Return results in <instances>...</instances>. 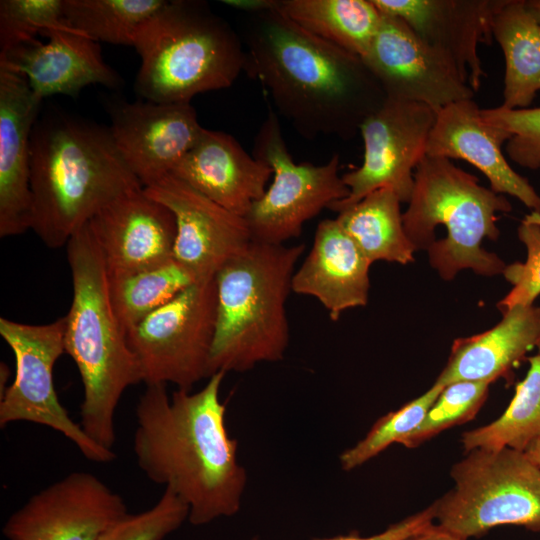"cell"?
I'll use <instances>...</instances> for the list:
<instances>
[{
  "label": "cell",
  "instance_id": "cell-4",
  "mask_svg": "<svg viewBox=\"0 0 540 540\" xmlns=\"http://www.w3.org/2000/svg\"><path fill=\"white\" fill-rule=\"evenodd\" d=\"M66 249L73 297L65 316L64 346L82 380L80 425L92 440L112 450L119 401L142 376L115 315L106 266L87 224Z\"/></svg>",
  "mask_w": 540,
  "mask_h": 540
},
{
  "label": "cell",
  "instance_id": "cell-24",
  "mask_svg": "<svg viewBox=\"0 0 540 540\" xmlns=\"http://www.w3.org/2000/svg\"><path fill=\"white\" fill-rule=\"evenodd\" d=\"M493 328L454 340L449 359L435 383L489 382L506 375L540 337V307L514 306L502 311Z\"/></svg>",
  "mask_w": 540,
  "mask_h": 540
},
{
  "label": "cell",
  "instance_id": "cell-17",
  "mask_svg": "<svg viewBox=\"0 0 540 540\" xmlns=\"http://www.w3.org/2000/svg\"><path fill=\"white\" fill-rule=\"evenodd\" d=\"M110 278L173 259L172 212L139 188L115 199L87 223Z\"/></svg>",
  "mask_w": 540,
  "mask_h": 540
},
{
  "label": "cell",
  "instance_id": "cell-13",
  "mask_svg": "<svg viewBox=\"0 0 540 540\" xmlns=\"http://www.w3.org/2000/svg\"><path fill=\"white\" fill-rule=\"evenodd\" d=\"M362 59L388 99L421 103L437 113L474 96L454 62L397 17L382 14L379 29Z\"/></svg>",
  "mask_w": 540,
  "mask_h": 540
},
{
  "label": "cell",
  "instance_id": "cell-14",
  "mask_svg": "<svg viewBox=\"0 0 540 540\" xmlns=\"http://www.w3.org/2000/svg\"><path fill=\"white\" fill-rule=\"evenodd\" d=\"M128 514L123 498L92 473L75 471L31 496L3 526L8 540H98Z\"/></svg>",
  "mask_w": 540,
  "mask_h": 540
},
{
  "label": "cell",
  "instance_id": "cell-35",
  "mask_svg": "<svg viewBox=\"0 0 540 540\" xmlns=\"http://www.w3.org/2000/svg\"><path fill=\"white\" fill-rule=\"evenodd\" d=\"M517 234L526 247L524 262L506 265L504 278L512 285L509 293L497 304L505 311L514 306H531L540 295V213L532 211L521 220Z\"/></svg>",
  "mask_w": 540,
  "mask_h": 540
},
{
  "label": "cell",
  "instance_id": "cell-42",
  "mask_svg": "<svg viewBox=\"0 0 540 540\" xmlns=\"http://www.w3.org/2000/svg\"><path fill=\"white\" fill-rule=\"evenodd\" d=\"M536 348L538 349V354L540 355V337H539L538 342L536 344Z\"/></svg>",
  "mask_w": 540,
  "mask_h": 540
},
{
  "label": "cell",
  "instance_id": "cell-26",
  "mask_svg": "<svg viewBox=\"0 0 540 540\" xmlns=\"http://www.w3.org/2000/svg\"><path fill=\"white\" fill-rule=\"evenodd\" d=\"M275 5L306 31L361 58L382 20L372 0H276Z\"/></svg>",
  "mask_w": 540,
  "mask_h": 540
},
{
  "label": "cell",
  "instance_id": "cell-27",
  "mask_svg": "<svg viewBox=\"0 0 540 540\" xmlns=\"http://www.w3.org/2000/svg\"><path fill=\"white\" fill-rule=\"evenodd\" d=\"M400 203L394 192L379 189L338 213L337 222L371 263L414 261L416 250L405 232Z\"/></svg>",
  "mask_w": 540,
  "mask_h": 540
},
{
  "label": "cell",
  "instance_id": "cell-10",
  "mask_svg": "<svg viewBox=\"0 0 540 540\" xmlns=\"http://www.w3.org/2000/svg\"><path fill=\"white\" fill-rule=\"evenodd\" d=\"M216 321L214 279L195 282L126 334L146 385L190 390L211 377Z\"/></svg>",
  "mask_w": 540,
  "mask_h": 540
},
{
  "label": "cell",
  "instance_id": "cell-40",
  "mask_svg": "<svg viewBox=\"0 0 540 540\" xmlns=\"http://www.w3.org/2000/svg\"><path fill=\"white\" fill-rule=\"evenodd\" d=\"M524 453L533 464L540 468V439L532 442Z\"/></svg>",
  "mask_w": 540,
  "mask_h": 540
},
{
  "label": "cell",
  "instance_id": "cell-38",
  "mask_svg": "<svg viewBox=\"0 0 540 540\" xmlns=\"http://www.w3.org/2000/svg\"><path fill=\"white\" fill-rule=\"evenodd\" d=\"M407 540H465V539L442 529L437 524H434L428 529L408 538Z\"/></svg>",
  "mask_w": 540,
  "mask_h": 540
},
{
  "label": "cell",
  "instance_id": "cell-18",
  "mask_svg": "<svg viewBox=\"0 0 540 540\" xmlns=\"http://www.w3.org/2000/svg\"><path fill=\"white\" fill-rule=\"evenodd\" d=\"M400 18L425 43L448 56L476 92L486 77L480 44L493 42L492 21L505 0H372Z\"/></svg>",
  "mask_w": 540,
  "mask_h": 540
},
{
  "label": "cell",
  "instance_id": "cell-9",
  "mask_svg": "<svg viewBox=\"0 0 540 540\" xmlns=\"http://www.w3.org/2000/svg\"><path fill=\"white\" fill-rule=\"evenodd\" d=\"M253 156L271 167L273 180L245 216L252 241L284 244L298 237L305 222L322 209L349 196L338 172L339 155L322 165L296 163L271 106L255 136Z\"/></svg>",
  "mask_w": 540,
  "mask_h": 540
},
{
  "label": "cell",
  "instance_id": "cell-16",
  "mask_svg": "<svg viewBox=\"0 0 540 540\" xmlns=\"http://www.w3.org/2000/svg\"><path fill=\"white\" fill-rule=\"evenodd\" d=\"M109 114L113 141L143 187L170 174L204 129L191 103L114 101Z\"/></svg>",
  "mask_w": 540,
  "mask_h": 540
},
{
  "label": "cell",
  "instance_id": "cell-23",
  "mask_svg": "<svg viewBox=\"0 0 540 540\" xmlns=\"http://www.w3.org/2000/svg\"><path fill=\"white\" fill-rule=\"evenodd\" d=\"M371 264L336 219L322 220L294 272L292 291L316 298L336 321L344 311L367 304Z\"/></svg>",
  "mask_w": 540,
  "mask_h": 540
},
{
  "label": "cell",
  "instance_id": "cell-30",
  "mask_svg": "<svg viewBox=\"0 0 540 540\" xmlns=\"http://www.w3.org/2000/svg\"><path fill=\"white\" fill-rule=\"evenodd\" d=\"M167 0H64L69 24L96 42L132 46L140 27Z\"/></svg>",
  "mask_w": 540,
  "mask_h": 540
},
{
  "label": "cell",
  "instance_id": "cell-19",
  "mask_svg": "<svg viewBox=\"0 0 540 540\" xmlns=\"http://www.w3.org/2000/svg\"><path fill=\"white\" fill-rule=\"evenodd\" d=\"M511 135L488 123L473 99L451 103L436 113L426 155L464 160L480 172L497 194L510 195L540 213V195L505 158L502 145Z\"/></svg>",
  "mask_w": 540,
  "mask_h": 540
},
{
  "label": "cell",
  "instance_id": "cell-11",
  "mask_svg": "<svg viewBox=\"0 0 540 540\" xmlns=\"http://www.w3.org/2000/svg\"><path fill=\"white\" fill-rule=\"evenodd\" d=\"M64 333L65 317L42 325L0 318V335L15 357V378L1 393L0 426L17 421L47 426L62 433L87 459L109 463L116 454L92 440L57 396L53 369L65 353Z\"/></svg>",
  "mask_w": 540,
  "mask_h": 540
},
{
  "label": "cell",
  "instance_id": "cell-22",
  "mask_svg": "<svg viewBox=\"0 0 540 540\" xmlns=\"http://www.w3.org/2000/svg\"><path fill=\"white\" fill-rule=\"evenodd\" d=\"M228 211L245 217L273 171L230 134L204 128L170 173Z\"/></svg>",
  "mask_w": 540,
  "mask_h": 540
},
{
  "label": "cell",
  "instance_id": "cell-41",
  "mask_svg": "<svg viewBox=\"0 0 540 540\" xmlns=\"http://www.w3.org/2000/svg\"><path fill=\"white\" fill-rule=\"evenodd\" d=\"M526 5L540 23V0H526Z\"/></svg>",
  "mask_w": 540,
  "mask_h": 540
},
{
  "label": "cell",
  "instance_id": "cell-21",
  "mask_svg": "<svg viewBox=\"0 0 540 540\" xmlns=\"http://www.w3.org/2000/svg\"><path fill=\"white\" fill-rule=\"evenodd\" d=\"M39 39L0 52V66L23 75L42 100L51 95L77 96L86 86L121 85L120 75L109 66L98 42L87 36L50 31Z\"/></svg>",
  "mask_w": 540,
  "mask_h": 540
},
{
  "label": "cell",
  "instance_id": "cell-2",
  "mask_svg": "<svg viewBox=\"0 0 540 540\" xmlns=\"http://www.w3.org/2000/svg\"><path fill=\"white\" fill-rule=\"evenodd\" d=\"M225 374H213L198 392L178 389L171 398L165 384L147 385L136 406L137 465L187 504L196 526L236 514L247 481L219 397Z\"/></svg>",
  "mask_w": 540,
  "mask_h": 540
},
{
  "label": "cell",
  "instance_id": "cell-33",
  "mask_svg": "<svg viewBox=\"0 0 540 540\" xmlns=\"http://www.w3.org/2000/svg\"><path fill=\"white\" fill-rule=\"evenodd\" d=\"M490 384L458 381L446 385L420 425L402 445L416 448L445 429L473 419L487 398Z\"/></svg>",
  "mask_w": 540,
  "mask_h": 540
},
{
  "label": "cell",
  "instance_id": "cell-6",
  "mask_svg": "<svg viewBox=\"0 0 540 540\" xmlns=\"http://www.w3.org/2000/svg\"><path fill=\"white\" fill-rule=\"evenodd\" d=\"M408 204L405 232L416 251H427L442 279L452 280L465 269L485 277L503 273L506 264L482 241L498 239L497 214L512 210L505 195L480 185L450 159L425 155L415 169Z\"/></svg>",
  "mask_w": 540,
  "mask_h": 540
},
{
  "label": "cell",
  "instance_id": "cell-20",
  "mask_svg": "<svg viewBox=\"0 0 540 540\" xmlns=\"http://www.w3.org/2000/svg\"><path fill=\"white\" fill-rule=\"evenodd\" d=\"M42 99L26 78L0 66V236L31 229V136Z\"/></svg>",
  "mask_w": 540,
  "mask_h": 540
},
{
  "label": "cell",
  "instance_id": "cell-8",
  "mask_svg": "<svg viewBox=\"0 0 540 540\" xmlns=\"http://www.w3.org/2000/svg\"><path fill=\"white\" fill-rule=\"evenodd\" d=\"M468 453L451 469L454 488L433 503L437 525L465 540L501 525L540 531V468L507 447Z\"/></svg>",
  "mask_w": 540,
  "mask_h": 540
},
{
  "label": "cell",
  "instance_id": "cell-34",
  "mask_svg": "<svg viewBox=\"0 0 540 540\" xmlns=\"http://www.w3.org/2000/svg\"><path fill=\"white\" fill-rule=\"evenodd\" d=\"M187 504L165 488L160 499L149 509L130 514L105 531L98 540H164L188 520Z\"/></svg>",
  "mask_w": 540,
  "mask_h": 540
},
{
  "label": "cell",
  "instance_id": "cell-1",
  "mask_svg": "<svg viewBox=\"0 0 540 540\" xmlns=\"http://www.w3.org/2000/svg\"><path fill=\"white\" fill-rule=\"evenodd\" d=\"M275 4L246 12L244 72L299 135L353 138L386 100L379 81L361 57L306 31Z\"/></svg>",
  "mask_w": 540,
  "mask_h": 540
},
{
  "label": "cell",
  "instance_id": "cell-3",
  "mask_svg": "<svg viewBox=\"0 0 540 540\" xmlns=\"http://www.w3.org/2000/svg\"><path fill=\"white\" fill-rule=\"evenodd\" d=\"M109 127L55 115L31 136V229L49 248L67 245L106 205L142 188Z\"/></svg>",
  "mask_w": 540,
  "mask_h": 540
},
{
  "label": "cell",
  "instance_id": "cell-32",
  "mask_svg": "<svg viewBox=\"0 0 540 540\" xmlns=\"http://www.w3.org/2000/svg\"><path fill=\"white\" fill-rule=\"evenodd\" d=\"M50 31L84 35L66 19L64 0L0 1V52L38 39V35Z\"/></svg>",
  "mask_w": 540,
  "mask_h": 540
},
{
  "label": "cell",
  "instance_id": "cell-28",
  "mask_svg": "<svg viewBox=\"0 0 540 540\" xmlns=\"http://www.w3.org/2000/svg\"><path fill=\"white\" fill-rule=\"evenodd\" d=\"M528 361L527 374L516 385L514 397L504 413L495 421L462 434L466 452L506 447L524 452L540 439V355Z\"/></svg>",
  "mask_w": 540,
  "mask_h": 540
},
{
  "label": "cell",
  "instance_id": "cell-39",
  "mask_svg": "<svg viewBox=\"0 0 540 540\" xmlns=\"http://www.w3.org/2000/svg\"><path fill=\"white\" fill-rule=\"evenodd\" d=\"M222 2L230 7L250 12L269 6L272 0H224Z\"/></svg>",
  "mask_w": 540,
  "mask_h": 540
},
{
  "label": "cell",
  "instance_id": "cell-12",
  "mask_svg": "<svg viewBox=\"0 0 540 540\" xmlns=\"http://www.w3.org/2000/svg\"><path fill=\"white\" fill-rule=\"evenodd\" d=\"M435 119L436 113L424 104L386 98L360 127L363 162L342 175L349 196L329 209L339 213L379 189H389L408 202Z\"/></svg>",
  "mask_w": 540,
  "mask_h": 540
},
{
  "label": "cell",
  "instance_id": "cell-31",
  "mask_svg": "<svg viewBox=\"0 0 540 540\" xmlns=\"http://www.w3.org/2000/svg\"><path fill=\"white\" fill-rule=\"evenodd\" d=\"M444 387L434 382L421 396L380 417L362 440L340 455L342 469L353 470L377 456L391 444H402L420 425Z\"/></svg>",
  "mask_w": 540,
  "mask_h": 540
},
{
  "label": "cell",
  "instance_id": "cell-15",
  "mask_svg": "<svg viewBox=\"0 0 540 540\" xmlns=\"http://www.w3.org/2000/svg\"><path fill=\"white\" fill-rule=\"evenodd\" d=\"M143 188L174 215L173 259L197 282L214 279L252 241L245 217L221 207L172 174Z\"/></svg>",
  "mask_w": 540,
  "mask_h": 540
},
{
  "label": "cell",
  "instance_id": "cell-5",
  "mask_svg": "<svg viewBox=\"0 0 540 540\" xmlns=\"http://www.w3.org/2000/svg\"><path fill=\"white\" fill-rule=\"evenodd\" d=\"M304 250V244L251 241L218 270L211 376L284 357L289 343L286 302Z\"/></svg>",
  "mask_w": 540,
  "mask_h": 540
},
{
  "label": "cell",
  "instance_id": "cell-29",
  "mask_svg": "<svg viewBox=\"0 0 540 540\" xmlns=\"http://www.w3.org/2000/svg\"><path fill=\"white\" fill-rule=\"evenodd\" d=\"M108 278L112 306L126 334L149 314L197 282L174 259L132 274Z\"/></svg>",
  "mask_w": 540,
  "mask_h": 540
},
{
  "label": "cell",
  "instance_id": "cell-36",
  "mask_svg": "<svg viewBox=\"0 0 540 540\" xmlns=\"http://www.w3.org/2000/svg\"><path fill=\"white\" fill-rule=\"evenodd\" d=\"M481 114L488 123L511 135L505 149L514 163L531 170L540 168V107L506 109L498 106L481 109Z\"/></svg>",
  "mask_w": 540,
  "mask_h": 540
},
{
  "label": "cell",
  "instance_id": "cell-37",
  "mask_svg": "<svg viewBox=\"0 0 540 540\" xmlns=\"http://www.w3.org/2000/svg\"><path fill=\"white\" fill-rule=\"evenodd\" d=\"M434 520L435 513L432 504L426 509L390 525L383 532L372 536L362 537L358 534H347L330 538H314L312 540H407L434 525Z\"/></svg>",
  "mask_w": 540,
  "mask_h": 540
},
{
  "label": "cell",
  "instance_id": "cell-25",
  "mask_svg": "<svg viewBox=\"0 0 540 540\" xmlns=\"http://www.w3.org/2000/svg\"><path fill=\"white\" fill-rule=\"evenodd\" d=\"M505 59L502 107L529 108L540 91V23L526 0H505L492 21Z\"/></svg>",
  "mask_w": 540,
  "mask_h": 540
},
{
  "label": "cell",
  "instance_id": "cell-7",
  "mask_svg": "<svg viewBox=\"0 0 540 540\" xmlns=\"http://www.w3.org/2000/svg\"><path fill=\"white\" fill-rule=\"evenodd\" d=\"M136 93L156 103H191L230 87L245 68V48L231 25L204 1H166L138 30Z\"/></svg>",
  "mask_w": 540,
  "mask_h": 540
}]
</instances>
